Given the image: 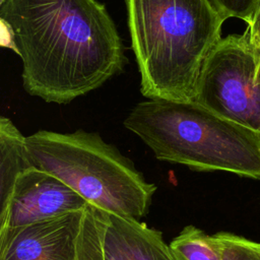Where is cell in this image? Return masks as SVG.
<instances>
[{"label":"cell","instance_id":"obj_3","mask_svg":"<svg viewBox=\"0 0 260 260\" xmlns=\"http://www.w3.org/2000/svg\"><path fill=\"white\" fill-rule=\"evenodd\" d=\"M158 160L260 180V134L194 102L149 100L124 120Z\"/></svg>","mask_w":260,"mask_h":260},{"label":"cell","instance_id":"obj_15","mask_svg":"<svg viewBox=\"0 0 260 260\" xmlns=\"http://www.w3.org/2000/svg\"><path fill=\"white\" fill-rule=\"evenodd\" d=\"M5 2V0H0V7L3 5V3Z\"/></svg>","mask_w":260,"mask_h":260},{"label":"cell","instance_id":"obj_7","mask_svg":"<svg viewBox=\"0 0 260 260\" xmlns=\"http://www.w3.org/2000/svg\"><path fill=\"white\" fill-rule=\"evenodd\" d=\"M84 209L29 224L3 228L0 260H75Z\"/></svg>","mask_w":260,"mask_h":260},{"label":"cell","instance_id":"obj_14","mask_svg":"<svg viewBox=\"0 0 260 260\" xmlns=\"http://www.w3.org/2000/svg\"><path fill=\"white\" fill-rule=\"evenodd\" d=\"M0 47L12 50L19 56V51L15 43V34L11 24L0 16Z\"/></svg>","mask_w":260,"mask_h":260},{"label":"cell","instance_id":"obj_8","mask_svg":"<svg viewBox=\"0 0 260 260\" xmlns=\"http://www.w3.org/2000/svg\"><path fill=\"white\" fill-rule=\"evenodd\" d=\"M87 204L60 179L30 165L15 180L4 228L49 219L84 209Z\"/></svg>","mask_w":260,"mask_h":260},{"label":"cell","instance_id":"obj_16","mask_svg":"<svg viewBox=\"0 0 260 260\" xmlns=\"http://www.w3.org/2000/svg\"><path fill=\"white\" fill-rule=\"evenodd\" d=\"M75 260H76V258H75Z\"/></svg>","mask_w":260,"mask_h":260},{"label":"cell","instance_id":"obj_2","mask_svg":"<svg viewBox=\"0 0 260 260\" xmlns=\"http://www.w3.org/2000/svg\"><path fill=\"white\" fill-rule=\"evenodd\" d=\"M141 93L193 102L204 61L225 20L208 0H126Z\"/></svg>","mask_w":260,"mask_h":260},{"label":"cell","instance_id":"obj_11","mask_svg":"<svg viewBox=\"0 0 260 260\" xmlns=\"http://www.w3.org/2000/svg\"><path fill=\"white\" fill-rule=\"evenodd\" d=\"M213 237L219 245L222 260H260L259 242L228 232H218Z\"/></svg>","mask_w":260,"mask_h":260},{"label":"cell","instance_id":"obj_4","mask_svg":"<svg viewBox=\"0 0 260 260\" xmlns=\"http://www.w3.org/2000/svg\"><path fill=\"white\" fill-rule=\"evenodd\" d=\"M30 165L48 172L88 204L140 220L149 210L156 186L98 133L41 130L25 136Z\"/></svg>","mask_w":260,"mask_h":260},{"label":"cell","instance_id":"obj_13","mask_svg":"<svg viewBox=\"0 0 260 260\" xmlns=\"http://www.w3.org/2000/svg\"><path fill=\"white\" fill-rule=\"evenodd\" d=\"M246 35L251 46L258 54H260V0L258 1L252 17L248 22Z\"/></svg>","mask_w":260,"mask_h":260},{"label":"cell","instance_id":"obj_5","mask_svg":"<svg viewBox=\"0 0 260 260\" xmlns=\"http://www.w3.org/2000/svg\"><path fill=\"white\" fill-rule=\"evenodd\" d=\"M193 102L260 134V54L246 32L215 45L201 68Z\"/></svg>","mask_w":260,"mask_h":260},{"label":"cell","instance_id":"obj_1","mask_svg":"<svg viewBox=\"0 0 260 260\" xmlns=\"http://www.w3.org/2000/svg\"><path fill=\"white\" fill-rule=\"evenodd\" d=\"M27 93L67 104L123 71L128 60L117 27L96 0H5Z\"/></svg>","mask_w":260,"mask_h":260},{"label":"cell","instance_id":"obj_6","mask_svg":"<svg viewBox=\"0 0 260 260\" xmlns=\"http://www.w3.org/2000/svg\"><path fill=\"white\" fill-rule=\"evenodd\" d=\"M76 260H176L161 232L87 204Z\"/></svg>","mask_w":260,"mask_h":260},{"label":"cell","instance_id":"obj_12","mask_svg":"<svg viewBox=\"0 0 260 260\" xmlns=\"http://www.w3.org/2000/svg\"><path fill=\"white\" fill-rule=\"evenodd\" d=\"M211 5L224 18H240L247 23L250 21L252 14L259 0H208Z\"/></svg>","mask_w":260,"mask_h":260},{"label":"cell","instance_id":"obj_10","mask_svg":"<svg viewBox=\"0 0 260 260\" xmlns=\"http://www.w3.org/2000/svg\"><path fill=\"white\" fill-rule=\"evenodd\" d=\"M176 260H222L221 251L213 235L187 225L170 243Z\"/></svg>","mask_w":260,"mask_h":260},{"label":"cell","instance_id":"obj_9","mask_svg":"<svg viewBox=\"0 0 260 260\" xmlns=\"http://www.w3.org/2000/svg\"><path fill=\"white\" fill-rule=\"evenodd\" d=\"M24 139L10 119L0 116V232L4 228L15 180L23 169L30 166Z\"/></svg>","mask_w":260,"mask_h":260}]
</instances>
